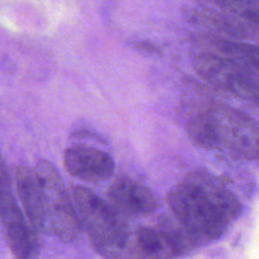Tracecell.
<instances>
[{
	"label": "cell",
	"instance_id": "1",
	"mask_svg": "<svg viewBox=\"0 0 259 259\" xmlns=\"http://www.w3.org/2000/svg\"><path fill=\"white\" fill-rule=\"evenodd\" d=\"M77 215L95 247L109 254L121 253L126 248L130 233L116 210L91 190L73 185L70 189Z\"/></svg>",
	"mask_w": 259,
	"mask_h": 259
},
{
	"label": "cell",
	"instance_id": "2",
	"mask_svg": "<svg viewBox=\"0 0 259 259\" xmlns=\"http://www.w3.org/2000/svg\"><path fill=\"white\" fill-rule=\"evenodd\" d=\"M33 170L39 184L50 234L65 243L74 241L82 226L62 178L56 168L45 160L38 161Z\"/></svg>",
	"mask_w": 259,
	"mask_h": 259
},
{
	"label": "cell",
	"instance_id": "3",
	"mask_svg": "<svg viewBox=\"0 0 259 259\" xmlns=\"http://www.w3.org/2000/svg\"><path fill=\"white\" fill-rule=\"evenodd\" d=\"M171 209L189 230L208 238L220 237L228 223L192 183L174 186L168 195Z\"/></svg>",
	"mask_w": 259,
	"mask_h": 259
},
{
	"label": "cell",
	"instance_id": "4",
	"mask_svg": "<svg viewBox=\"0 0 259 259\" xmlns=\"http://www.w3.org/2000/svg\"><path fill=\"white\" fill-rule=\"evenodd\" d=\"M195 68L209 83L230 91L241 99L259 102V81L255 75L233 62L207 53L196 58Z\"/></svg>",
	"mask_w": 259,
	"mask_h": 259
},
{
	"label": "cell",
	"instance_id": "5",
	"mask_svg": "<svg viewBox=\"0 0 259 259\" xmlns=\"http://www.w3.org/2000/svg\"><path fill=\"white\" fill-rule=\"evenodd\" d=\"M0 224L8 246L17 259L37 257L40 244L36 230L25 220L11 189L0 192Z\"/></svg>",
	"mask_w": 259,
	"mask_h": 259
},
{
	"label": "cell",
	"instance_id": "6",
	"mask_svg": "<svg viewBox=\"0 0 259 259\" xmlns=\"http://www.w3.org/2000/svg\"><path fill=\"white\" fill-rule=\"evenodd\" d=\"M66 170L74 177L87 182H101L114 171V162L109 154L87 145H75L64 153Z\"/></svg>",
	"mask_w": 259,
	"mask_h": 259
},
{
	"label": "cell",
	"instance_id": "7",
	"mask_svg": "<svg viewBox=\"0 0 259 259\" xmlns=\"http://www.w3.org/2000/svg\"><path fill=\"white\" fill-rule=\"evenodd\" d=\"M219 118L223 144L244 158H259V122L236 111L219 113Z\"/></svg>",
	"mask_w": 259,
	"mask_h": 259
},
{
	"label": "cell",
	"instance_id": "8",
	"mask_svg": "<svg viewBox=\"0 0 259 259\" xmlns=\"http://www.w3.org/2000/svg\"><path fill=\"white\" fill-rule=\"evenodd\" d=\"M14 180L27 221L37 232L50 234L41 192L34 170L24 165H17L14 169Z\"/></svg>",
	"mask_w": 259,
	"mask_h": 259
},
{
	"label": "cell",
	"instance_id": "9",
	"mask_svg": "<svg viewBox=\"0 0 259 259\" xmlns=\"http://www.w3.org/2000/svg\"><path fill=\"white\" fill-rule=\"evenodd\" d=\"M111 201L123 212L135 215L148 214L157 207L152 191L143 184L128 180H115L108 190Z\"/></svg>",
	"mask_w": 259,
	"mask_h": 259
},
{
	"label": "cell",
	"instance_id": "10",
	"mask_svg": "<svg viewBox=\"0 0 259 259\" xmlns=\"http://www.w3.org/2000/svg\"><path fill=\"white\" fill-rule=\"evenodd\" d=\"M186 181L195 185L227 222L239 214L241 208L237 199L211 177L205 174H194L189 176Z\"/></svg>",
	"mask_w": 259,
	"mask_h": 259
},
{
	"label": "cell",
	"instance_id": "11",
	"mask_svg": "<svg viewBox=\"0 0 259 259\" xmlns=\"http://www.w3.org/2000/svg\"><path fill=\"white\" fill-rule=\"evenodd\" d=\"M211 48L210 54L225 58L253 75H259V45L214 39Z\"/></svg>",
	"mask_w": 259,
	"mask_h": 259
},
{
	"label": "cell",
	"instance_id": "12",
	"mask_svg": "<svg viewBox=\"0 0 259 259\" xmlns=\"http://www.w3.org/2000/svg\"><path fill=\"white\" fill-rule=\"evenodd\" d=\"M136 241L140 252L147 259H170L176 251L174 240L162 230L140 228L136 234Z\"/></svg>",
	"mask_w": 259,
	"mask_h": 259
},
{
	"label": "cell",
	"instance_id": "13",
	"mask_svg": "<svg viewBox=\"0 0 259 259\" xmlns=\"http://www.w3.org/2000/svg\"><path fill=\"white\" fill-rule=\"evenodd\" d=\"M192 141L204 148H217L221 142V128L218 112L195 116L187 126Z\"/></svg>",
	"mask_w": 259,
	"mask_h": 259
},
{
	"label": "cell",
	"instance_id": "14",
	"mask_svg": "<svg viewBox=\"0 0 259 259\" xmlns=\"http://www.w3.org/2000/svg\"><path fill=\"white\" fill-rule=\"evenodd\" d=\"M7 189H11L10 187V180H9V176L6 170V166L3 160V157L0 153V192L3 190H7Z\"/></svg>",
	"mask_w": 259,
	"mask_h": 259
}]
</instances>
